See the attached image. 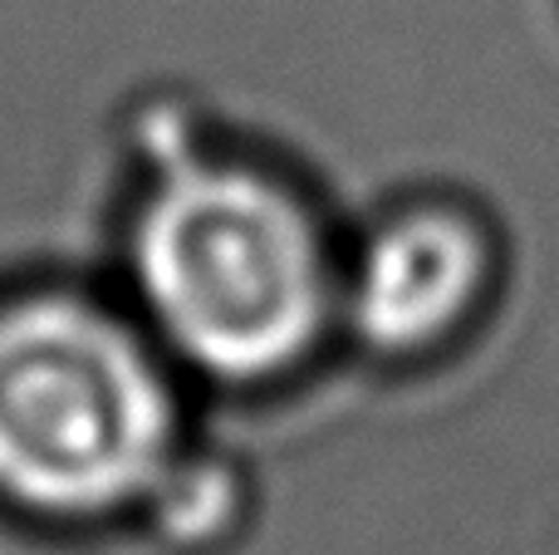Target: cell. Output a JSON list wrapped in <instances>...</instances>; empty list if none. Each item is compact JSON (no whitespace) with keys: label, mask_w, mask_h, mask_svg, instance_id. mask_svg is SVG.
I'll list each match as a JSON object with an SVG mask.
<instances>
[{"label":"cell","mask_w":559,"mask_h":555,"mask_svg":"<svg viewBox=\"0 0 559 555\" xmlns=\"http://www.w3.org/2000/svg\"><path fill=\"white\" fill-rule=\"evenodd\" d=\"M491 271L476 222L447 206L407 212L368 241L354 275V324L373 350L417 354L452 334Z\"/></svg>","instance_id":"3957f363"},{"label":"cell","mask_w":559,"mask_h":555,"mask_svg":"<svg viewBox=\"0 0 559 555\" xmlns=\"http://www.w3.org/2000/svg\"><path fill=\"white\" fill-rule=\"evenodd\" d=\"M173 393L128 324L74 295L0 305V501L84 521L138 501L173 452Z\"/></svg>","instance_id":"7a4b0ae2"},{"label":"cell","mask_w":559,"mask_h":555,"mask_svg":"<svg viewBox=\"0 0 559 555\" xmlns=\"http://www.w3.org/2000/svg\"><path fill=\"white\" fill-rule=\"evenodd\" d=\"M133 275L173 350L216 379L289 369L329 310V261L309 212L246 167L167 173L138 216Z\"/></svg>","instance_id":"6da1fadb"}]
</instances>
